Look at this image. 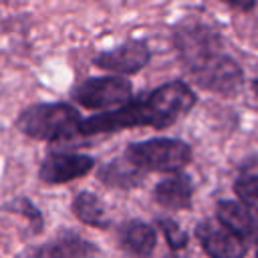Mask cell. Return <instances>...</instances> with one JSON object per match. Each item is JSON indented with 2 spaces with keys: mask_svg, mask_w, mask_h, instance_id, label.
I'll list each match as a JSON object with an SVG mask.
<instances>
[{
  "mask_svg": "<svg viewBox=\"0 0 258 258\" xmlns=\"http://www.w3.org/2000/svg\"><path fill=\"white\" fill-rule=\"evenodd\" d=\"M196 105L198 95L194 87L183 79H175L155 87L143 97H131L119 107L83 117L79 133L81 137H95L133 127L167 129L185 117Z\"/></svg>",
  "mask_w": 258,
  "mask_h": 258,
  "instance_id": "cell-1",
  "label": "cell"
},
{
  "mask_svg": "<svg viewBox=\"0 0 258 258\" xmlns=\"http://www.w3.org/2000/svg\"><path fill=\"white\" fill-rule=\"evenodd\" d=\"M83 115L73 103L54 101V103H32L24 107L16 119V129L34 141L44 143H62L73 141L75 137H81Z\"/></svg>",
  "mask_w": 258,
  "mask_h": 258,
  "instance_id": "cell-2",
  "label": "cell"
},
{
  "mask_svg": "<svg viewBox=\"0 0 258 258\" xmlns=\"http://www.w3.org/2000/svg\"><path fill=\"white\" fill-rule=\"evenodd\" d=\"M171 44L185 73L200 69L224 52V34L202 16H183L171 28Z\"/></svg>",
  "mask_w": 258,
  "mask_h": 258,
  "instance_id": "cell-3",
  "label": "cell"
},
{
  "mask_svg": "<svg viewBox=\"0 0 258 258\" xmlns=\"http://www.w3.org/2000/svg\"><path fill=\"white\" fill-rule=\"evenodd\" d=\"M123 155L147 173L179 171L194 161L191 145L177 137H151L143 141H133L125 147Z\"/></svg>",
  "mask_w": 258,
  "mask_h": 258,
  "instance_id": "cell-4",
  "label": "cell"
},
{
  "mask_svg": "<svg viewBox=\"0 0 258 258\" xmlns=\"http://www.w3.org/2000/svg\"><path fill=\"white\" fill-rule=\"evenodd\" d=\"M71 99L89 111H107L123 105L133 97V83L125 75L87 77L71 87Z\"/></svg>",
  "mask_w": 258,
  "mask_h": 258,
  "instance_id": "cell-5",
  "label": "cell"
},
{
  "mask_svg": "<svg viewBox=\"0 0 258 258\" xmlns=\"http://www.w3.org/2000/svg\"><path fill=\"white\" fill-rule=\"evenodd\" d=\"M185 79L189 85L206 93L218 95L222 99L236 97L238 93H242L246 85V73L242 64L234 56H230L226 50L214 56L210 62L202 64L200 69L185 73Z\"/></svg>",
  "mask_w": 258,
  "mask_h": 258,
  "instance_id": "cell-6",
  "label": "cell"
},
{
  "mask_svg": "<svg viewBox=\"0 0 258 258\" xmlns=\"http://www.w3.org/2000/svg\"><path fill=\"white\" fill-rule=\"evenodd\" d=\"M151 48L145 38H129L109 50H101L93 56V64L101 71L115 75H137L151 62Z\"/></svg>",
  "mask_w": 258,
  "mask_h": 258,
  "instance_id": "cell-7",
  "label": "cell"
},
{
  "mask_svg": "<svg viewBox=\"0 0 258 258\" xmlns=\"http://www.w3.org/2000/svg\"><path fill=\"white\" fill-rule=\"evenodd\" d=\"M95 165L97 159L89 153L50 151L38 165V179L48 185H62L89 175Z\"/></svg>",
  "mask_w": 258,
  "mask_h": 258,
  "instance_id": "cell-8",
  "label": "cell"
},
{
  "mask_svg": "<svg viewBox=\"0 0 258 258\" xmlns=\"http://www.w3.org/2000/svg\"><path fill=\"white\" fill-rule=\"evenodd\" d=\"M194 236L210 258H242L248 254L250 248L236 234H232L216 216L198 222L194 228Z\"/></svg>",
  "mask_w": 258,
  "mask_h": 258,
  "instance_id": "cell-9",
  "label": "cell"
},
{
  "mask_svg": "<svg viewBox=\"0 0 258 258\" xmlns=\"http://www.w3.org/2000/svg\"><path fill=\"white\" fill-rule=\"evenodd\" d=\"M194 194H196L194 179L183 169H179L165 173V177L153 185L151 200L163 210H191Z\"/></svg>",
  "mask_w": 258,
  "mask_h": 258,
  "instance_id": "cell-10",
  "label": "cell"
},
{
  "mask_svg": "<svg viewBox=\"0 0 258 258\" xmlns=\"http://www.w3.org/2000/svg\"><path fill=\"white\" fill-rule=\"evenodd\" d=\"M216 218L244 244L258 246V214L240 200H218Z\"/></svg>",
  "mask_w": 258,
  "mask_h": 258,
  "instance_id": "cell-11",
  "label": "cell"
},
{
  "mask_svg": "<svg viewBox=\"0 0 258 258\" xmlns=\"http://www.w3.org/2000/svg\"><path fill=\"white\" fill-rule=\"evenodd\" d=\"M26 254L38 258H87V256H99L103 254V250L95 242L83 238L73 230H60L52 240L28 250Z\"/></svg>",
  "mask_w": 258,
  "mask_h": 258,
  "instance_id": "cell-12",
  "label": "cell"
},
{
  "mask_svg": "<svg viewBox=\"0 0 258 258\" xmlns=\"http://www.w3.org/2000/svg\"><path fill=\"white\" fill-rule=\"evenodd\" d=\"M117 246L131 256H151L157 246V228L139 218L125 220L117 226Z\"/></svg>",
  "mask_w": 258,
  "mask_h": 258,
  "instance_id": "cell-13",
  "label": "cell"
},
{
  "mask_svg": "<svg viewBox=\"0 0 258 258\" xmlns=\"http://www.w3.org/2000/svg\"><path fill=\"white\" fill-rule=\"evenodd\" d=\"M97 181L103 183L109 189H121V191H131L143 185L147 171L139 169L133 165L125 155L113 157L111 161H105L97 167Z\"/></svg>",
  "mask_w": 258,
  "mask_h": 258,
  "instance_id": "cell-14",
  "label": "cell"
},
{
  "mask_svg": "<svg viewBox=\"0 0 258 258\" xmlns=\"http://www.w3.org/2000/svg\"><path fill=\"white\" fill-rule=\"evenodd\" d=\"M71 212L85 226H91L97 230H107L111 226V220L107 218L103 200L89 189L75 194V198L71 202Z\"/></svg>",
  "mask_w": 258,
  "mask_h": 258,
  "instance_id": "cell-15",
  "label": "cell"
},
{
  "mask_svg": "<svg viewBox=\"0 0 258 258\" xmlns=\"http://www.w3.org/2000/svg\"><path fill=\"white\" fill-rule=\"evenodd\" d=\"M238 200L258 214V163L240 165V173L232 183Z\"/></svg>",
  "mask_w": 258,
  "mask_h": 258,
  "instance_id": "cell-16",
  "label": "cell"
},
{
  "mask_svg": "<svg viewBox=\"0 0 258 258\" xmlns=\"http://www.w3.org/2000/svg\"><path fill=\"white\" fill-rule=\"evenodd\" d=\"M0 210L2 212H8V214H16L20 218L26 220V224L30 226V232L36 236L44 230V216L40 212V208L26 196H16V198H10L8 202L0 204Z\"/></svg>",
  "mask_w": 258,
  "mask_h": 258,
  "instance_id": "cell-17",
  "label": "cell"
},
{
  "mask_svg": "<svg viewBox=\"0 0 258 258\" xmlns=\"http://www.w3.org/2000/svg\"><path fill=\"white\" fill-rule=\"evenodd\" d=\"M153 226L161 232V236L165 238V244H167V248H169L171 252H181V250L187 248V244H189V234H187V230H183V228L179 226L177 220L165 218V216H157V218L153 220Z\"/></svg>",
  "mask_w": 258,
  "mask_h": 258,
  "instance_id": "cell-18",
  "label": "cell"
},
{
  "mask_svg": "<svg viewBox=\"0 0 258 258\" xmlns=\"http://www.w3.org/2000/svg\"><path fill=\"white\" fill-rule=\"evenodd\" d=\"M220 2L226 4L230 10H234V12H242V14L252 12V10L256 8V4H258V0H220Z\"/></svg>",
  "mask_w": 258,
  "mask_h": 258,
  "instance_id": "cell-19",
  "label": "cell"
},
{
  "mask_svg": "<svg viewBox=\"0 0 258 258\" xmlns=\"http://www.w3.org/2000/svg\"><path fill=\"white\" fill-rule=\"evenodd\" d=\"M252 91H254V95L258 97V77H256V79L252 81Z\"/></svg>",
  "mask_w": 258,
  "mask_h": 258,
  "instance_id": "cell-20",
  "label": "cell"
},
{
  "mask_svg": "<svg viewBox=\"0 0 258 258\" xmlns=\"http://www.w3.org/2000/svg\"><path fill=\"white\" fill-rule=\"evenodd\" d=\"M254 254H256V256H258V246H256V250H254Z\"/></svg>",
  "mask_w": 258,
  "mask_h": 258,
  "instance_id": "cell-21",
  "label": "cell"
}]
</instances>
